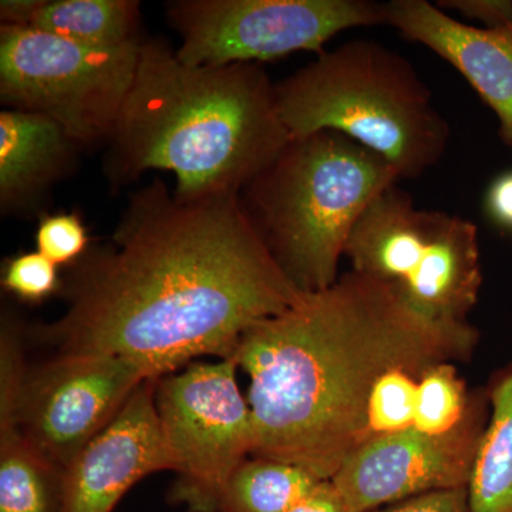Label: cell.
Returning a JSON list of instances; mask_svg holds the SVG:
<instances>
[{"label": "cell", "instance_id": "obj_1", "mask_svg": "<svg viewBox=\"0 0 512 512\" xmlns=\"http://www.w3.org/2000/svg\"><path fill=\"white\" fill-rule=\"evenodd\" d=\"M66 311L33 326L56 355L130 357L170 375L229 359L261 320L303 293L251 224L239 194L180 201L161 180L134 192L111 237L62 286Z\"/></svg>", "mask_w": 512, "mask_h": 512}, {"label": "cell", "instance_id": "obj_2", "mask_svg": "<svg viewBox=\"0 0 512 512\" xmlns=\"http://www.w3.org/2000/svg\"><path fill=\"white\" fill-rule=\"evenodd\" d=\"M478 332L436 322L396 289L350 271L319 292L261 320L229 359L249 377L254 457L303 468L320 481L367 436V400L377 380L402 369L420 379L431 367L466 362Z\"/></svg>", "mask_w": 512, "mask_h": 512}, {"label": "cell", "instance_id": "obj_3", "mask_svg": "<svg viewBox=\"0 0 512 512\" xmlns=\"http://www.w3.org/2000/svg\"><path fill=\"white\" fill-rule=\"evenodd\" d=\"M291 138L261 63L188 66L164 40L144 39L104 173L124 185L171 171L185 202L241 194Z\"/></svg>", "mask_w": 512, "mask_h": 512}, {"label": "cell", "instance_id": "obj_4", "mask_svg": "<svg viewBox=\"0 0 512 512\" xmlns=\"http://www.w3.org/2000/svg\"><path fill=\"white\" fill-rule=\"evenodd\" d=\"M400 180L375 151L338 131L292 137L239 194L259 237L302 293L339 279L366 208Z\"/></svg>", "mask_w": 512, "mask_h": 512}, {"label": "cell", "instance_id": "obj_5", "mask_svg": "<svg viewBox=\"0 0 512 512\" xmlns=\"http://www.w3.org/2000/svg\"><path fill=\"white\" fill-rule=\"evenodd\" d=\"M291 137L338 131L414 180L439 163L450 126L409 60L370 39H355L275 84Z\"/></svg>", "mask_w": 512, "mask_h": 512}, {"label": "cell", "instance_id": "obj_6", "mask_svg": "<svg viewBox=\"0 0 512 512\" xmlns=\"http://www.w3.org/2000/svg\"><path fill=\"white\" fill-rule=\"evenodd\" d=\"M345 256L352 271L393 286L413 309L436 322H467L483 285L477 225L414 207L397 184L363 212Z\"/></svg>", "mask_w": 512, "mask_h": 512}, {"label": "cell", "instance_id": "obj_7", "mask_svg": "<svg viewBox=\"0 0 512 512\" xmlns=\"http://www.w3.org/2000/svg\"><path fill=\"white\" fill-rule=\"evenodd\" d=\"M156 366L130 357L56 355L29 367L18 328L3 322L0 336V409L52 463L67 467L116 419Z\"/></svg>", "mask_w": 512, "mask_h": 512}, {"label": "cell", "instance_id": "obj_8", "mask_svg": "<svg viewBox=\"0 0 512 512\" xmlns=\"http://www.w3.org/2000/svg\"><path fill=\"white\" fill-rule=\"evenodd\" d=\"M143 42L103 49L0 26V100L5 109L55 121L82 148L109 143Z\"/></svg>", "mask_w": 512, "mask_h": 512}, {"label": "cell", "instance_id": "obj_9", "mask_svg": "<svg viewBox=\"0 0 512 512\" xmlns=\"http://www.w3.org/2000/svg\"><path fill=\"white\" fill-rule=\"evenodd\" d=\"M168 23L188 66L262 63L309 50L357 26L386 25V5L372 0H174Z\"/></svg>", "mask_w": 512, "mask_h": 512}, {"label": "cell", "instance_id": "obj_10", "mask_svg": "<svg viewBox=\"0 0 512 512\" xmlns=\"http://www.w3.org/2000/svg\"><path fill=\"white\" fill-rule=\"evenodd\" d=\"M238 369L234 359H220L158 377V420L178 476L171 500L190 512H217L229 476L254 453V421Z\"/></svg>", "mask_w": 512, "mask_h": 512}, {"label": "cell", "instance_id": "obj_11", "mask_svg": "<svg viewBox=\"0 0 512 512\" xmlns=\"http://www.w3.org/2000/svg\"><path fill=\"white\" fill-rule=\"evenodd\" d=\"M488 417L487 392L478 390L453 430L429 434L410 427L373 437L343 461L330 484L348 512H372L417 495L468 487Z\"/></svg>", "mask_w": 512, "mask_h": 512}, {"label": "cell", "instance_id": "obj_12", "mask_svg": "<svg viewBox=\"0 0 512 512\" xmlns=\"http://www.w3.org/2000/svg\"><path fill=\"white\" fill-rule=\"evenodd\" d=\"M157 380L141 383L116 419L67 467L63 512H111L144 477L174 471L158 420Z\"/></svg>", "mask_w": 512, "mask_h": 512}, {"label": "cell", "instance_id": "obj_13", "mask_svg": "<svg viewBox=\"0 0 512 512\" xmlns=\"http://www.w3.org/2000/svg\"><path fill=\"white\" fill-rule=\"evenodd\" d=\"M386 25L412 42L429 47L466 77L500 121V134L512 146V23L476 28L450 18L426 0H392Z\"/></svg>", "mask_w": 512, "mask_h": 512}, {"label": "cell", "instance_id": "obj_14", "mask_svg": "<svg viewBox=\"0 0 512 512\" xmlns=\"http://www.w3.org/2000/svg\"><path fill=\"white\" fill-rule=\"evenodd\" d=\"M83 150L55 121L28 111H0V208L30 211L72 170Z\"/></svg>", "mask_w": 512, "mask_h": 512}, {"label": "cell", "instance_id": "obj_15", "mask_svg": "<svg viewBox=\"0 0 512 512\" xmlns=\"http://www.w3.org/2000/svg\"><path fill=\"white\" fill-rule=\"evenodd\" d=\"M66 470L22 433L0 409V512H63Z\"/></svg>", "mask_w": 512, "mask_h": 512}, {"label": "cell", "instance_id": "obj_16", "mask_svg": "<svg viewBox=\"0 0 512 512\" xmlns=\"http://www.w3.org/2000/svg\"><path fill=\"white\" fill-rule=\"evenodd\" d=\"M490 417L468 483L471 512H512V362L485 387Z\"/></svg>", "mask_w": 512, "mask_h": 512}, {"label": "cell", "instance_id": "obj_17", "mask_svg": "<svg viewBox=\"0 0 512 512\" xmlns=\"http://www.w3.org/2000/svg\"><path fill=\"white\" fill-rule=\"evenodd\" d=\"M137 0H45L30 28L80 45L116 49L143 42Z\"/></svg>", "mask_w": 512, "mask_h": 512}, {"label": "cell", "instance_id": "obj_18", "mask_svg": "<svg viewBox=\"0 0 512 512\" xmlns=\"http://www.w3.org/2000/svg\"><path fill=\"white\" fill-rule=\"evenodd\" d=\"M320 483L323 481L293 464L247 458L222 488L217 512H288Z\"/></svg>", "mask_w": 512, "mask_h": 512}, {"label": "cell", "instance_id": "obj_19", "mask_svg": "<svg viewBox=\"0 0 512 512\" xmlns=\"http://www.w3.org/2000/svg\"><path fill=\"white\" fill-rule=\"evenodd\" d=\"M470 400L454 363L431 367L419 379L413 427L429 434L447 433L464 419Z\"/></svg>", "mask_w": 512, "mask_h": 512}, {"label": "cell", "instance_id": "obj_20", "mask_svg": "<svg viewBox=\"0 0 512 512\" xmlns=\"http://www.w3.org/2000/svg\"><path fill=\"white\" fill-rule=\"evenodd\" d=\"M417 389L419 379L402 369L390 370L377 380L367 400L369 440L414 426Z\"/></svg>", "mask_w": 512, "mask_h": 512}, {"label": "cell", "instance_id": "obj_21", "mask_svg": "<svg viewBox=\"0 0 512 512\" xmlns=\"http://www.w3.org/2000/svg\"><path fill=\"white\" fill-rule=\"evenodd\" d=\"M36 251L57 266H72L90 248L89 232L79 212L42 215L37 224Z\"/></svg>", "mask_w": 512, "mask_h": 512}, {"label": "cell", "instance_id": "obj_22", "mask_svg": "<svg viewBox=\"0 0 512 512\" xmlns=\"http://www.w3.org/2000/svg\"><path fill=\"white\" fill-rule=\"evenodd\" d=\"M57 268L40 252H23L6 261L2 286L20 301L40 303L62 289Z\"/></svg>", "mask_w": 512, "mask_h": 512}, {"label": "cell", "instance_id": "obj_23", "mask_svg": "<svg viewBox=\"0 0 512 512\" xmlns=\"http://www.w3.org/2000/svg\"><path fill=\"white\" fill-rule=\"evenodd\" d=\"M372 512H471L467 487L433 491Z\"/></svg>", "mask_w": 512, "mask_h": 512}, {"label": "cell", "instance_id": "obj_24", "mask_svg": "<svg viewBox=\"0 0 512 512\" xmlns=\"http://www.w3.org/2000/svg\"><path fill=\"white\" fill-rule=\"evenodd\" d=\"M440 9H451L464 18L477 20L485 28L494 29L512 23L511 0H441Z\"/></svg>", "mask_w": 512, "mask_h": 512}, {"label": "cell", "instance_id": "obj_25", "mask_svg": "<svg viewBox=\"0 0 512 512\" xmlns=\"http://www.w3.org/2000/svg\"><path fill=\"white\" fill-rule=\"evenodd\" d=\"M485 208L495 224L512 229V173L494 181L487 192Z\"/></svg>", "mask_w": 512, "mask_h": 512}, {"label": "cell", "instance_id": "obj_26", "mask_svg": "<svg viewBox=\"0 0 512 512\" xmlns=\"http://www.w3.org/2000/svg\"><path fill=\"white\" fill-rule=\"evenodd\" d=\"M288 512H348L330 481L320 483L313 493Z\"/></svg>", "mask_w": 512, "mask_h": 512}, {"label": "cell", "instance_id": "obj_27", "mask_svg": "<svg viewBox=\"0 0 512 512\" xmlns=\"http://www.w3.org/2000/svg\"><path fill=\"white\" fill-rule=\"evenodd\" d=\"M43 2L45 0H2L0 2L2 26L30 28Z\"/></svg>", "mask_w": 512, "mask_h": 512}]
</instances>
